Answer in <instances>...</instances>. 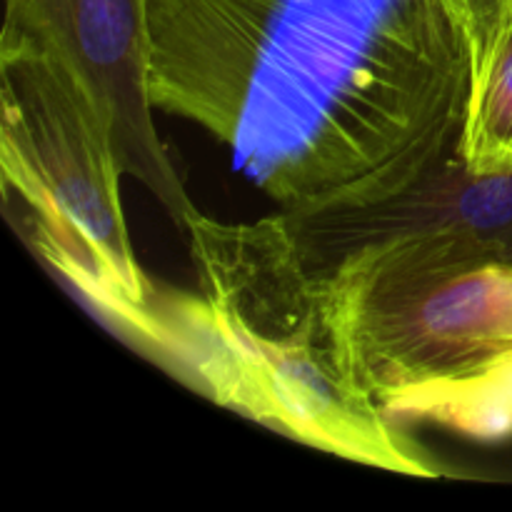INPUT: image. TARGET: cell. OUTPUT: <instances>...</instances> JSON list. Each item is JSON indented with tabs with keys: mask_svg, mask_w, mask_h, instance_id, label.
I'll return each instance as SVG.
<instances>
[{
	"mask_svg": "<svg viewBox=\"0 0 512 512\" xmlns=\"http://www.w3.org/2000/svg\"><path fill=\"white\" fill-rule=\"evenodd\" d=\"M0 168L40 258L113 328L165 360L163 295L135 258L113 133L83 83L18 38L0 43Z\"/></svg>",
	"mask_w": 512,
	"mask_h": 512,
	"instance_id": "277c9868",
	"label": "cell"
},
{
	"mask_svg": "<svg viewBox=\"0 0 512 512\" xmlns=\"http://www.w3.org/2000/svg\"><path fill=\"white\" fill-rule=\"evenodd\" d=\"M378 20L380 0H150L153 105L203 125L260 183L348 93Z\"/></svg>",
	"mask_w": 512,
	"mask_h": 512,
	"instance_id": "3957f363",
	"label": "cell"
},
{
	"mask_svg": "<svg viewBox=\"0 0 512 512\" xmlns=\"http://www.w3.org/2000/svg\"><path fill=\"white\" fill-rule=\"evenodd\" d=\"M465 58L460 153L475 170H512V0H440Z\"/></svg>",
	"mask_w": 512,
	"mask_h": 512,
	"instance_id": "8992f818",
	"label": "cell"
},
{
	"mask_svg": "<svg viewBox=\"0 0 512 512\" xmlns=\"http://www.w3.org/2000/svg\"><path fill=\"white\" fill-rule=\"evenodd\" d=\"M3 35L53 55L88 88L108 120L125 175L188 230L198 208L153 120L150 0H5Z\"/></svg>",
	"mask_w": 512,
	"mask_h": 512,
	"instance_id": "5b68a950",
	"label": "cell"
},
{
	"mask_svg": "<svg viewBox=\"0 0 512 512\" xmlns=\"http://www.w3.org/2000/svg\"><path fill=\"white\" fill-rule=\"evenodd\" d=\"M195 293L160 300L165 360L205 398L323 453L435 478V468L360 390L335 315L288 213L188 230Z\"/></svg>",
	"mask_w": 512,
	"mask_h": 512,
	"instance_id": "6da1fadb",
	"label": "cell"
},
{
	"mask_svg": "<svg viewBox=\"0 0 512 512\" xmlns=\"http://www.w3.org/2000/svg\"><path fill=\"white\" fill-rule=\"evenodd\" d=\"M360 390L395 425L512 438V260L453 235H390L323 270Z\"/></svg>",
	"mask_w": 512,
	"mask_h": 512,
	"instance_id": "7a4b0ae2",
	"label": "cell"
}]
</instances>
